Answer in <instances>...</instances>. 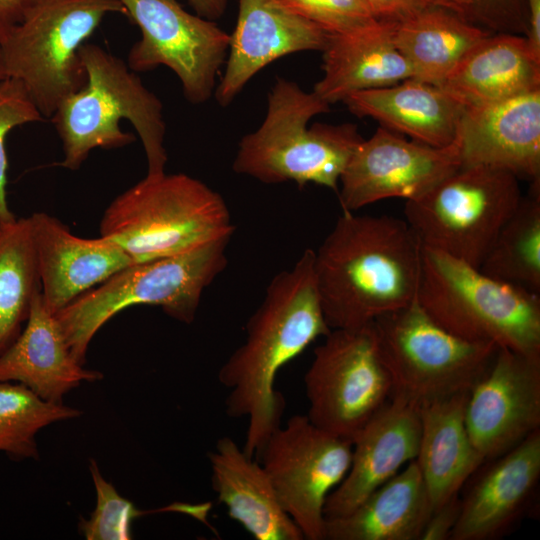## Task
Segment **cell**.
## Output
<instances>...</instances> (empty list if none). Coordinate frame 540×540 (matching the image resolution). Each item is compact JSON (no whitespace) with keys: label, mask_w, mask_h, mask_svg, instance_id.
<instances>
[{"label":"cell","mask_w":540,"mask_h":540,"mask_svg":"<svg viewBox=\"0 0 540 540\" xmlns=\"http://www.w3.org/2000/svg\"><path fill=\"white\" fill-rule=\"evenodd\" d=\"M331 330L316 287L314 250L306 249L290 269L271 279L246 324L245 341L218 372L229 390L227 415L248 419L242 447L247 455L255 457L281 425L285 403L275 389L280 369Z\"/></svg>","instance_id":"6da1fadb"},{"label":"cell","mask_w":540,"mask_h":540,"mask_svg":"<svg viewBox=\"0 0 540 540\" xmlns=\"http://www.w3.org/2000/svg\"><path fill=\"white\" fill-rule=\"evenodd\" d=\"M422 244L405 219L342 212L314 251V276L331 329L357 328L417 298Z\"/></svg>","instance_id":"7a4b0ae2"},{"label":"cell","mask_w":540,"mask_h":540,"mask_svg":"<svg viewBox=\"0 0 540 540\" xmlns=\"http://www.w3.org/2000/svg\"><path fill=\"white\" fill-rule=\"evenodd\" d=\"M86 82L67 96L51 117L62 140L61 167L77 170L95 148H120L135 137L120 129L127 119L135 128L147 158V175L165 172L166 126L162 103L118 57L96 44L79 50Z\"/></svg>","instance_id":"3957f363"},{"label":"cell","mask_w":540,"mask_h":540,"mask_svg":"<svg viewBox=\"0 0 540 540\" xmlns=\"http://www.w3.org/2000/svg\"><path fill=\"white\" fill-rule=\"evenodd\" d=\"M314 91L277 77L261 125L239 142L232 168L262 183H314L338 192L339 181L362 141L357 126L308 122L329 111Z\"/></svg>","instance_id":"277c9868"},{"label":"cell","mask_w":540,"mask_h":540,"mask_svg":"<svg viewBox=\"0 0 540 540\" xmlns=\"http://www.w3.org/2000/svg\"><path fill=\"white\" fill-rule=\"evenodd\" d=\"M235 230L223 197L184 173L146 175L105 209L100 236L135 263L181 255L231 238Z\"/></svg>","instance_id":"5b68a950"},{"label":"cell","mask_w":540,"mask_h":540,"mask_svg":"<svg viewBox=\"0 0 540 540\" xmlns=\"http://www.w3.org/2000/svg\"><path fill=\"white\" fill-rule=\"evenodd\" d=\"M417 301L437 324L462 339L540 355V294L422 247Z\"/></svg>","instance_id":"8992f818"},{"label":"cell","mask_w":540,"mask_h":540,"mask_svg":"<svg viewBox=\"0 0 540 540\" xmlns=\"http://www.w3.org/2000/svg\"><path fill=\"white\" fill-rule=\"evenodd\" d=\"M230 239L181 255L131 264L56 312L73 357L84 365L96 332L130 306H159L171 318L192 323L204 290L227 265Z\"/></svg>","instance_id":"52a82bcc"},{"label":"cell","mask_w":540,"mask_h":540,"mask_svg":"<svg viewBox=\"0 0 540 540\" xmlns=\"http://www.w3.org/2000/svg\"><path fill=\"white\" fill-rule=\"evenodd\" d=\"M119 0H37L0 44L6 77L18 80L43 116L86 82L79 50Z\"/></svg>","instance_id":"ba28073f"},{"label":"cell","mask_w":540,"mask_h":540,"mask_svg":"<svg viewBox=\"0 0 540 540\" xmlns=\"http://www.w3.org/2000/svg\"><path fill=\"white\" fill-rule=\"evenodd\" d=\"M393 392L418 406L468 393L490 368L498 346L462 339L437 324L417 298L373 321Z\"/></svg>","instance_id":"9c48e42d"},{"label":"cell","mask_w":540,"mask_h":540,"mask_svg":"<svg viewBox=\"0 0 540 540\" xmlns=\"http://www.w3.org/2000/svg\"><path fill=\"white\" fill-rule=\"evenodd\" d=\"M521 198L513 173L461 165L422 195L406 200L404 214L422 247L479 268Z\"/></svg>","instance_id":"30bf717a"},{"label":"cell","mask_w":540,"mask_h":540,"mask_svg":"<svg viewBox=\"0 0 540 540\" xmlns=\"http://www.w3.org/2000/svg\"><path fill=\"white\" fill-rule=\"evenodd\" d=\"M304 385L309 420L352 441L393 392L373 322L332 329L314 349Z\"/></svg>","instance_id":"8fae6325"},{"label":"cell","mask_w":540,"mask_h":540,"mask_svg":"<svg viewBox=\"0 0 540 540\" xmlns=\"http://www.w3.org/2000/svg\"><path fill=\"white\" fill-rule=\"evenodd\" d=\"M351 456L350 440L296 414L270 434L255 457L304 539L325 540V502L346 476Z\"/></svg>","instance_id":"7c38bea8"},{"label":"cell","mask_w":540,"mask_h":540,"mask_svg":"<svg viewBox=\"0 0 540 540\" xmlns=\"http://www.w3.org/2000/svg\"><path fill=\"white\" fill-rule=\"evenodd\" d=\"M119 1L141 31L128 67L144 72L164 65L176 74L190 103L208 101L226 62L230 35L214 21L187 12L177 0Z\"/></svg>","instance_id":"4fadbf2b"},{"label":"cell","mask_w":540,"mask_h":540,"mask_svg":"<svg viewBox=\"0 0 540 540\" xmlns=\"http://www.w3.org/2000/svg\"><path fill=\"white\" fill-rule=\"evenodd\" d=\"M460 166L455 141L433 147L380 126L358 144L341 175L337 193L342 211L389 198L414 199Z\"/></svg>","instance_id":"5bb4252c"},{"label":"cell","mask_w":540,"mask_h":540,"mask_svg":"<svg viewBox=\"0 0 540 540\" xmlns=\"http://www.w3.org/2000/svg\"><path fill=\"white\" fill-rule=\"evenodd\" d=\"M469 438L485 462L540 430V355L499 347L465 406Z\"/></svg>","instance_id":"9a60e30c"},{"label":"cell","mask_w":540,"mask_h":540,"mask_svg":"<svg viewBox=\"0 0 540 540\" xmlns=\"http://www.w3.org/2000/svg\"><path fill=\"white\" fill-rule=\"evenodd\" d=\"M420 434L419 406L392 394L353 437L349 470L326 499L325 519L351 512L404 464L416 459Z\"/></svg>","instance_id":"2e32d148"},{"label":"cell","mask_w":540,"mask_h":540,"mask_svg":"<svg viewBox=\"0 0 540 540\" xmlns=\"http://www.w3.org/2000/svg\"><path fill=\"white\" fill-rule=\"evenodd\" d=\"M461 165L507 170L540 180V89L464 108L455 138Z\"/></svg>","instance_id":"e0dca14e"},{"label":"cell","mask_w":540,"mask_h":540,"mask_svg":"<svg viewBox=\"0 0 540 540\" xmlns=\"http://www.w3.org/2000/svg\"><path fill=\"white\" fill-rule=\"evenodd\" d=\"M28 219L42 297L53 314L135 263L109 238L75 236L60 220L45 212L33 213Z\"/></svg>","instance_id":"ac0fdd59"},{"label":"cell","mask_w":540,"mask_h":540,"mask_svg":"<svg viewBox=\"0 0 540 540\" xmlns=\"http://www.w3.org/2000/svg\"><path fill=\"white\" fill-rule=\"evenodd\" d=\"M226 67L214 96L228 106L249 80L271 62L292 53L323 51L328 34L272 0H238Z\"/></svg>","instance_id":"d6986e66"},{"label":"cell","mask_w":540,"mask_h":540,"mask_svg":"<svg viewBox=\"0 0 540 540\" xmlns=\"http://www.w3.org/2000/svg\"><path fill=\"white\" fill-rule=\"evenodd\" d=\"M466 496L449 540H491L520 519L540 478V430L489 461Z\"/></svg>","instance_id":"ffe728a7"},{"label":"cell","mask_w":540,"mask_h":540,"mask_svg":"<svg viewBox=\"0 0 540 540\" xmlns=\"http://www.w3.org/2000/svg\"><path fill=\"white\" fill-rule=\"evenodd\" d=\"M102 377L73 357L55 315L38 292L25 327L0 355V380L18 382L46 401L63 403L72 389Z\"/></svg>","instance_id":"44dd1931"},{"label":"cell","mask_w":540,"mask_h":540,"mask_svg":"<svg viewBox=\"0 0 540 540\" xmlns=\"http://www.w3.org/2000/svg\"><path fill=\"white\" fill-rule=\"evenodd\" d=\"M212 489L227 510L256 540H303L282 508L261 463L231 437H221L208 455Z\"/></svg>","instance_id":"7402d4cb"},{"label":"cell","mask_w":540,"mask_h":540,"mask_svg":"<svg viewBox=\"0 0 540 540\" xmlns=\"http://www.w3.org/2000/svg\"><path fill=\"white\" fill-rule=\"evenodd\" d=\"M439 86L464 108L499 102L540 89V58L525 36L490 33Z\"/></svg>","instance_id":"603a6c76"},{"label":"cell","mask_w":540,"mask_h":540,"mask_svg":"<svg viewBox=\"0 0 540 540\" xmlns=\"http://www.w3.org/2000/svg\"><path fill=\"white\" fill-rule=\"evenodd\" d=\"M343 102L357 116L373 118L390 131L433 147L454 143L464 112L440 86L411 78L351 93Z\"/></svg>","instance_id":"cb8c5ba5"},{"label":"cell","mask_w":540,"mask_h":540,"mask_svg":"<svg viewBox=\"0 0 540 540\" xmlns=\"http://www.w3.org/2000/svg\"><path fill=\"white\" fill-rule=\"evenodd\" d=\"M469 393L419 406L421 434L416 457L432 512L457 496L465 482L485 463L465 425Z\"/></svg>","instance_id":"d4e9b609"},{"label":"cell","mask_w":540,"mask_h":540,"mask_svg":"<svg viewBox=\"0 0 540 540\" xmlns=\"http://www.w3.org/2000/svg\"><path fill=\"white\" fill-rule=\"evenodd\" d=\"M323 76L313 91L329 105L351 93L382 88L412 77L409 63L394 45L391 23L378 21L364 30L328 35Z\"/></svg>","instance_id":"484cf974"},{"label":"cell","mask_w":540,"mask_h":540,"mask_svg":"<svg viewBox=\"0 0 540 540\" xmlns=\"http://www.w3.org/2000/svg\"><path fill=\"white\" fill-rule=\"evenodd\" d=\"M432 506L416 460L351 512L325 519L327 540H420Z\"/></svg>","instance_id":"4316f807"},{"label":"cell","mask_w":540,"mask_h":540,"mask_svg":"<svg viewBox=\"0 0 540 540\" xmlns=\"http://www.w3.org/2000/svg\"><path fill=\"white\" fill-rule=\"evenodd\" d=\"M390 23L394 45L409 63L411 79L437 86L475 44L491 33L441 7Z\"/></svg>","instance_id":"83f0119b"},{"label":"cell","mask_w":540,"mask_h":540,"mask_svg":"<svg viewBox=\"0 0 540 540\" xmlns=\"http://www.w3.org/2000/svg\"><path fill=\"white\" fill-rule=\"evenodd\" d=\"M40 291L28 217L0 220V355L20 335Z\"/></svg>","instance_id":"f1b7e54d"},{"label":"cell","mask_w":540,"mask_h":540,"mask_svg":"<svg viewBox=\"0 0 540 540\" xmlns=\"http://www.w3.org/2000/svg\"><path fill=\"white\" fill-rule=\"evenodd\" d=\"M479 269L510 285L540 294V180L499 230Z\"/></svg>","instance_id":"f546056e"},{"label":"cell","mask_w":540,"mask_h":540,"mask_svg":"<svg viewBox=\"0 0 540 540\" xmlns=\"http://www.w3.org/2000/svg\"><path fill=\"white\" fill-rule=\"evenodd\" d=\"M81 414L63 403L42 399L23 384L0 380V452L14 460L37 459V433Z\"/></svg>","instance_id":"4dcf8cb0"},{"label":"cell","mask_w":540,"mask_h":540,"mask_svg":"<svg viewBox=\"0 0 540 540\" xmlns=\"http://www.w3.org/2000/svg\"><path fill=\"white\" fill-rule=\"evenodd\" d=\"M97 503L88 519L81 520L79 529L87 540H129L135 518L148 513L138 510L102 476L95 460L89 464Z\"/></svg>","instance_id":"1f68e13d"},{"label":"cell","mask_w":540,"mask_h":540,"mask_svg":"<svg viewBox=\"0 0 540 540\" xmlns=\"http://www.w3.org/2000/svg\"><path fill=\"white\" fill-rule=\"evenodd\" d=\"M288 12L305 19L328 35H344L375 25L364 0H272Z\"/></svg>","instance_id":"d6a6232c"},{"label":"cell","mask_w":540,"mask_h":540,"mask_svg":"<svg viewBox=\"0 0 540 540\" xmlns=\"http://www.w3.org/2000/svg\"><path fill=\"white\" fill-rule=\"evenodd\" d=\"M43 120V116L18 80L6 77L0 80V220L16 217L6 199L7 154L6 136L15 127Z\"/></svg>","instance_id":"836d02e7"},{"label":"cell","mask_w":540,"mask_h":540,"mask_svg":"<svg viewBox=\"0 0 540 540\" xmlns=\"http://www.w3.org/2000/svg\"><path fill=\"white\" fill-rule=\"evenodd\" d=\"M450 11L491 33L525 36L528 29L526 0H444Z\"/></svg>","instance_id":"e575fe53"},{"label":"cell","mask_w":540,"mask_h":540,"mask_svg":"<svg viewBox=\"0 0 540 540\" xmlns=\"http://www.w3.org/2000/svg\"><path fill=\"white\" fill-rule=\"evenodd\" d=\"M375 18L399 22L433 7L448 9L444 0H364ZM449 10V9H448Z\"/></svg>","instance_id":"d590c367"},{"label":"cell","mask_w":540,"mask_h":540,"mask_svg":"<svg viewBox=\"0 0 540 540\" xmlns=\"http://www.w3.org/2000/svg\"><path fill=\"white\" fill-rule=\"evenodd\" d=\"M460 499L457 496L436 509L425 524L420 540H447L457 521Z\"/></svg>","instance_id":"8d00e7d4"},{"label":"cell","mask_w":540,"mask_h":540,"mask_svg":"<svg viewBox=\"0 0 540 540\" xmlns=\"http://www.w3.org/2000/svg\"><path fill=\"white\" fill-rule=\"evenodd\" d=\"M37 0H0V44Z\"/></svg>","instance_id":"74e56055"},{"label":"cell","mask_w":540,"mask_h":540,"mask_svg":"<svg viewBox=\"0 0 540 540\" xmlns=\"http://www.w3.org/2000/svg\"><path fill=\"white\" fill-rule=\"evenodd\" d=\"M528 29L525 35L532 51L540 58V0H526Z\"/></svg>","instance_id":"f35d334b"},{"label":"cell","mask_w":540,"mask_h":540,"mask_svg":"<svg viewBox=\"0 0 540 540\" xmlns=\"http://www.w3.org/2000/svg\"><path fill=\"white\" fill-rule=\"evenodd\" d=\"M197 15L214 21L222 16L227 0H187Z\"/></svg>","instance_id":"ab89813d"},{"label":"cell","mask_w":540,"mask_h":540,"mask_svg":"<svg viewBox=\"0 0 540 540\" xmlns=\"http://www.w3.org/2000/svg\"><path fill=\"white\" fill-rule=\"evenodd\" d=\"M6 78L5 70H4V63H3V57H2V51L0 47V80Z\"/></svg>","instance_id":"60d3db41"}]
</instances>
